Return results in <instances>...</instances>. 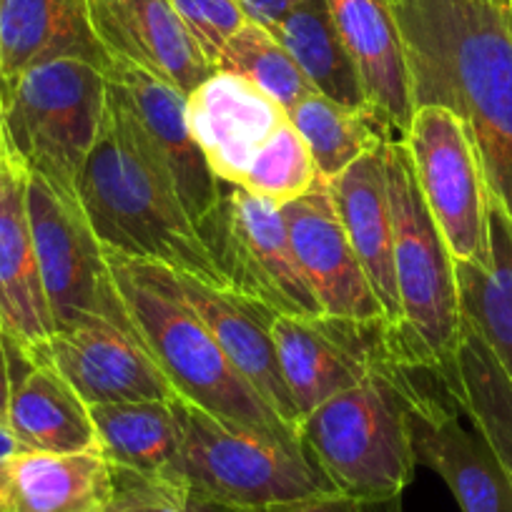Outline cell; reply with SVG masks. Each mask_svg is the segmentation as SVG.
<instances>
[{
    "label": "cell",
    "instance_id": "1",
    "mask_svg": "<svg viewBox=\"0 0 512 512\" xmlns=\"http://www.w3.org/2000/svg\"><path fill=\"white\" fill-rule=\"evenodd\" d=\"M415 106L462 118L490 196L512 221V6L497 0H402L392 6Z\"/></svg>",
    "mask_w": 512,
    "mask_h": 512
},
{
    "label": "cell",
    "instance_id": "2",
    "mask_svg": "<svg viewBox=\"0 0 512 512\" xmlns=\"http://www.w3.org/2000/svg\"><path fill=\"white\" fill-rule=\"evenodd\" d=\"M78 201L108 254L231 289L199 226L164 174L146 159L111 101L101 136L78 179Z\"/></svg>",
    "mask_w": 512,
    "mask_h": 512
},
{
    "label": "cell",
    "instance_id": "3",
    "mask_svg": "<svg viewBox=\"0 0 512 512\" xmlns=\"http://www.w3.org/2000/svg\"><path fill=\"white\" fill-rule=\"evenodd\" d=\"M106 256L136 337L159 364L176 397L231 425L304 450L299 432L246 382L211 329L179 297L169 269L108 251Z\"/></svg>",
    "mask_w": 512,
    "mask_h": 512
},
{
    "label": "cell",
    "instance_id": "4",
    "mask_svg": "<svg viewBox=\"0 0 512 512\" xmlns=\"http://www.w3.org/2000/svg\"><path fill=\"white\" fill-rule=\"evenodd\" d=\"M397 364L329 397L299 422V440L329 485L359 507L395 502L415 477L405 372Z\"/></svg>",
    "mask_w": 512,
    "mask_h": 512
},
{
    "label": "cell",
    "instance_id": "5",
    "mask_svg": "<svg viewBox=\"0 0 512 512\" xmlns=\"http://www.w3.org/2000/svg\"><path fill=\"white\" fill-rule=\"evenodd\" d=\"M171 405L179 420L176 472L224 512H272L339 495L299 447L219 420L176 395Z\"/></svg>",
    "mask_w": 512,
    "mask_h": 512
},
{
    "label": "cell",
    "instance_id": "6",
    "mask_svg": "<svg viewBox=\"0 0 512 512\" xmlns=\"http://www.w3.org/2000/svg\"><path fill=\"white\" fill-rule=\"evenodd\" d=\"M3 139L28 174L78 196V179L108 111L106 66L51 58L0 86Z\"/></svg>",
    "mask_w": 512,
    "mask_h": 512
},
{
    "label": "cell",
    "instance_id": "7",
    "mask_svg": "<svg viewBox=\"0 0 512 512\" xmlns=\"http://www.w3.org/2000/svg\"><path fill=\"white\" fill-rule=\"evenodd\" d=\"M382 159L390 191L400 329L422 367H440L460 339L455 259L427 209L405 141H384Z\"/></svg>",
    "mask_w": 512,
    "mask_h": 512
},
{
    "label": "cell",
    "instance_id": "8",
    "mask_svg": "<svg viewBox=\"0 0 512 512\" xmlns=\"http://www.w3.org/2000/svg\"><path fill=\"white\" fill-rule=\"evenodd\" d=\"M272 339L279 369L299 417L372 374L397 364H415L405 334L390 319L274 317Z\"/></svg>",
    "mask_w": 512,
    "mask_h": 512
},
{
    "label": "cell",
    "instance_id": "9",
    "mask_svg": "<svg viewBox=\"0 0 512 512\" xmlns=\"http://www.w3.org/2000/svg\"><path fill=\"white\" fill-rule=\"evenodd\" d=\"M402 141L452 259L490 267V189L462 118L445 106L422 103Z\"/></svg>",
    "mask_w": 512,
    "mask_h": 512
},
{
    "label": "cell",
    "instance_id": "10",
    "mask_svg": "<svg viewBox=\"0 0 512 512\" xmlns=\"http://www.w3.org/2000/svg\"><path fill=\"white\" fill-rule=\"evenodd\" d=\"M226 282L279 317L324 314L289 239L282 206L221 181V199L201 226Z\"/></svg>",
    "mask_w": 512,
    "mask_h": 512
},
{
    "label": "cell",
    "instance_id": "11",
    "mask_svg": "<svg viewBox=\"0 0 512 512\" xmlns=\"http://www.w3.org/2000/svg\"><path fill=\"white\" fill-rule=\"evenodd\" d=\"M28 219L56 329L101 317L136 332L118 297L106 249L98 244L78 196L28 174Z\"/></svg>",
    "mask_w": 512,
    "mask_h": 512
},
{
    "label": "cell",
    "instance_id": "12",
    "mask_svg": "<svg viewBox=\"0 0 512 512\" xmlns=\"http://www.w3.org/2000/svg\"><path fill=\"white\" fill-rule=\"evenodd\" d=\"M106 76L108 101L121 113L146 159L164 174L201 231L219 206L221 181L191 134L186 93L123 63H108Z\"/></svg>",
    "mask_w": 512,
    "mask_h": 512
},
{
    "label": "cell",
    "instance_id": "13",
    "mask_svg": "<svg viewBox=\"0 0 512 512\" xmlns=\"http://www.w3.org/2000/svg\"><path fill=\"white\" fill-rule=\"evenodd\" d=\"M407 415L417 465L435 470L462 512H512V482L490 442L467 430L435 367H407Z\"/></svg>",
    "mask_w": 512,
    "mask_h": 512
},
{
    "label": "cell",
    "instance_id": "14",
    "mask_svg": "<svg viewBox=\"0 0 512 512\" xmlns=\"http://www.w3.org/2000/svg\"><path fill=\"white\" fill-rule=\"evenodd\" d=\"M23 354L56 369L88 407L174 397L169 379L136 332L111 319L56 329L41 347Z\"/></svg>",
    "mask_w": 512,
    "mask_h": 512
},
{
    "label": "cell",
    "instance_id": "15",
    "mask_svg": "<svg viewBox=\"0 0 512 512\" xmlns=\"http://www.w3.org/2000/svg\"><path fill=\"white\" fill-rule=\"evenodd\" d=\"M282 214L322 312L344 319H387L339 219L332 184L317 179L307 194L284 204Z\"/></svg>",
    "mask_w": 512,
    "mask_h": 512
},
{
    "label": "cell",
    "instance_id": "16",
    "mask_svg": "<svg viewBox=\"0 0 512 512\" xmlns=\"http://www.w3.org/2000/svg\"><path fill=\"white\" fill-rule=\"evenodd\" d=\"M86 11L108 63L139 68L186 96L216 71L191 41L171 0H86Z\"/></svg>",
    "mask_w": 512,
    "mask_h": 512
},
{
    "label": "cell",
    "instance_id": "17",
    "mask_svg": "<svg viewBox=\"0 0 512 512\" xmlns=\"http://www.w3.org/2000/svg\"><path fill=\"white\" fill-rule=\"evenodd\" d=\"M186 116L206 164L226 184H239L254 156L289 121L262 88L221 68L186 96Z\"/></svg>",
    "mask_w": 512,
    "mask_h": 512
},
{
    "label": "cell",
    "instance_id": "18",
    "mask_svg": "<svg viewBox=\"0 0 512 512\" xmlns=\"http://www.w3.org/2000/svg\"><path fill=\"white\" fill-rule=\"evenodd\" d=\"M0 327L21 352H33L56 332L28 219V171L0 144Z\"/></svg>",
    "mask_w": 512,
    "mask_h": 512
},
{
    "label": "cell",
    "instance_id": "19",
    "mask_svg": "<svg viewBox=\"0 0 512 512\" xmlns=\"http://www.w3.org/2000/svg\"><path fill=\"white\" fill-rule=\"evenodd\" d=\"M169 277L179 297L211 329L216 342L221 344L231 364L244 374L246 382L292 430L299 432L302 417L287 390L272 339V322L277 314L254 299L241 297L234 289L211 287L171 269Z\"/></svg>",
    "mask_w": 512,
    "mask_h": 512
},
{
    "label": "cell",
    "instance_id": "20",
    "mask_svg": "<svg viewBox=\"0 0 512 512\" xmlns=\"http://www.w3.org/2000/svg\"><path fill=\"white\" fill-rule=\"evenodd\" d=\"M327 8L357 66L369 108L395 139H402L415 113V96L392 6L387 0H327Z\"/></svg>",
    "mask_w": 512,
    "mask_h": 512
},
{
    "label": "cell",
    "instance_id": "21",
    "mask_svg": "<svg viewBox=\"0 0 512 512\" xmlns=\"http://www.w3.org/2000/svg\"><path fill=\"white\" fill-rule=\"evenodd\" d=\"M6 344L13 392L8 427L31 452L73 455L96 450L91 410L71 384L48 364L31 362L13 342Z\"/></svg>",
    "mask_w": 512,
    "mask_h": 512
},
{
    "label": "cell",
    "instance_id": "22",
    "mask_svg": "<svg viewBox=\"0 0 512 512\" xmlns=\"http://www.w3.org/2000/svg\"><path fill=\"white\" fill-rule=\"evenodd\" d=\"M382 146L354 161L329 184H332L339 219H342L354 254L367 274L369 287H372L377 302L382 304L384 317L400 327L402 309L395 279L392 211Z\"/></svg>",
    "mask_w": 512,
    "mask_h": 512
},
{
    "label": "cell",
    "instance_id": "23",
    "mask_svg": "<svg viewBox=\"0 0 512 512\" xmlns=\"http://www.w3.org/2000/svg\"><path fill=\"white\" fill-rule=\"evenodd\" d=\"M66 56L108 68L88 23L86 0H0V86L38 63Z\"/></svg>",
    "mask_w": 512,
    "mask_h": 512
},
{
    "label": "cell",
    "instance_id": "24",
    "mask_svg": "<svg viewBox=\"0 0 512 512\" xmlns=\"http://www.w3.org/2000/svg\"><path fill=\"white\" fill-rule=\"evenodd\" d=\"M111 465L98 450L73 455L23 452L13 460L0 512H106Z\"/></svg>",
    "mask_w": 512,
    "mask_h": 512
},
{
    "label": "cell",
    "instance_id": "25",
    "mask_svg": "<svg viewBox=\"0 0 512 512\" xmlns=\"http://www.w3.org/2000/svg\"><path fill=\"white\" fill-rule=\"evenodd\" d=\"M435 372L462 415L490 442L512 482V382L470 322L462 319L455 352Z\"/></svg>",
    "mask_w": 512,
    "mask_h": 512
},
{
    "label": "cell",
    "instance_id": "26",
    "mask_svg": "<svg viewBox=\"0 0 512 512\" xmlns=\"http://www.w3.org/2000/svg\"><path fill=\"white\" fill-rule=\"evenodd\" d=\"M88 410L96 427V450L113 470L179 477V420L171 400L113 402Z\"/></svg>",
    "mask_w": 512,
    "mask_h": 512
},
{
    "label": "cell",
    "instance_id": "27",
    "mask_svg": "<svg viewBox=\"0 0 512 512\" xmlns=\"http://www.w3.org/2000/svg\"><path fill=\"white\" fill-rule=\"evenodd\" d=\"M490 267L455 262L460 314L512 382V221L490 196Z\"/></svg>",
    "mask_w": 512,
    "mask_h": 512
},
{
    "label": "cell",
    "instance_id": "28",
    "mask_svg": "<svg viewBox=\"0 0 512 512\" xmlns=\"http://www.w3.org/2000/svg\"><path fill=\"white\" fill-rule=\"evenodd\" d=\"M269 31L287 48L319 96L347 108H369L362 78L334 28L327 0H302Z\"/></svg>",
    "mask_w": 512,
    "mask_h": 512
},
{
    "label": "cell",
    "instance_id": "29",
    "mask_svg": "<svg viewBox=\"0 0 512 512\" xmlns=\"http://www.w3.org/2000/svg\"><path fill=\"white\" fill-rule=\"evenodd\" d=\"M287 116L307 141L319 179L324 181L337 179L344 169L369 151H377L384 141H395L374 111L339 106L317 91L299 101Z\"/></svg>",
    "mask_w": 512,
    "mask_h": 512
},
{
    "label": "cell",
    "instance_id": "30",
    "mask_svg": "<svg viewBox=\"0 0 512 512\" xmlns=\"http://www.w3.org/2000/svg\"><path fill=\"white\" fill-rule=\"evenodd\" d=\"M219 68L244 76L246 81L272 96L287 113L309 93H314L302 68L279 43V38L254 21H246V26L231 38Z\"/></svg>",
    "mask_w": 512,
    "mask_h": 512
},
{
    "label": "cell",
    "instance_id": "31",
    "mask_svg": "<svg viewBox=\"0 0 512 512\" xmlns=\"http://www.w3.org/2000/svg\"><path fill=\"white\" fill-rule=\"evenodd\" d=\"M317 179L319 171L314 166L312 154H309L307 141L294 128V123L287 121L267 141V146L254 156V161L236 186L259 196V199L284 206L307 194L317 184Z\"/></svg>",
    "mask_w": 512,
    "mask_h": 512
},
{
    "label": "cell",
    "instance_id": "32",
    "mask_svg": "<svg viewBox=\"0 0 512 512\" xmlns=\"http://www.w3.org/2000/svg\"><path fill=\"white\" fill-rule=\"evenodd\" d=\"M111 475L113 495L106 512H224L179 477H149L113 467Z\"/></svg>",
    "mask_w": 512,
    "mask_h": 512
},
{
    "label": "cell",
    "instance_id": "33",
    "mask_svg": "<svg viewBox=\"0 0 512 512\" xmlns=\"http://www.w3.org/2000/svg\"><path fill=\"white\" fill-rule=\"evenodd\" d=\"M171 6L201 56L214 68H219L231 38L249 21L239 0H171Z\"/></svg>",
    "mask_w": 512,
    "mask_h": 512
},
{
    "label": "cell",
    "instance_id": "34",
    "mask_svg": "<svg viewBox=\"0 0 512 512\" xmlns=\"http://www.w3.org/2000/svg\"><path fill=\"white\" fill-rule=\"evenodd\" d=\"M246 18L264 28H274L289 11L302 3V0H239Z\"/></svg>",
    "mask_w": 512,
    "mask_h": 512
},
{
    "label": "cell",
    "instance_id": "35",
    "mask_svg": "<svg viewBox=\"0 0 512 512\" xmlns=\"http://www.w3.org/2000/svg\"><path fill=\"white\" fill-rule=\"evenodd\" d=\"M364 507L354 505V502L344 500V497H319V500H304L294 502V505L277 507L272 512H362Z\"/></svg>",
    "mask_w": 512,
    "mask_h": 512
},
{
    "label": "cell",
    "instance_id": "36",
    "mask_svg": "<svg viewBox=\"0 0 512 512\" xmlns=\"http://www.w3.org/2000/svg\"><path fill=\"white\" fill-rule=\"evenodd\" d=\"M11 392H13L11 362H8L6 344H3V337H0V425H8V407H11Z\"/></svg>",
    "mask_w": 512,
    "mask_h": 512
},
{
    "label": "cell",
    "instance_id": "37",
    "mask_svg": "<svg viewBox=\"0 0 512 512\" xmlns=\"http://www.w3.org/2000/svg\"><path fill=\"white\" fill-rule=\"evenodd\" d=\"M28 452L26 447L21 445L13 430L8 425H0V465H6V462H13L18 455Z\"/></svg>",
    "mask_w": 512,
    "mask_h": 512
},
{
    "label": "cell",
    "instance_id": "38",
    "mask_svg": "<svg viewBox=\"0 0 512 512\" xmlns=\"http://www.w3.org/2000/svg\"><path fill=\"white\" fill-rule=\"evenodd\" d=\"M0 144H3V111H0Z\"/></svg>",
    "mask_w": 512,
    "mask_h": 512
},
{
    "label": "cell",
    "instance_id": "39",
    "mask_svg": "<svg viewBox=\"0 0 512 512\" xmlns=\"http://www.w3.org/2000/svg\"><path fill=\"white\" fill-rule=\"evenodd\" d=\"M387 3H390V6H397V3H402V0H387Z\"/></svg>",
    "mask_w": 512,
    "mask_h": 512
},
{
    "label": "cell",
    "instance_id": "40",
    "mask_svg": "<svg viewBox=\"0 0 512 512\" xmlns=\"http://www.w3.org/2000/svg\"><path fill=\"white\" fill-rule=\"evenodd\" d=\"M0 337H3V327H0Z\"/></svg>",
    "mask_w": 512,
    "mask_h": 512
}]
</instances>
